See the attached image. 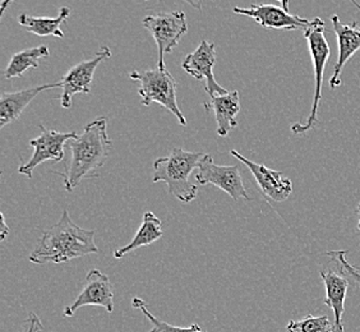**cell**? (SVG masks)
<instances>
[{
    "label": "cell",
    "mask_w": 360,
    "mask_h": 332,
    "mask_svg": "<svg viewBox=\"0 0 360 332\" xmlns=\"http://www.w3.org/2000/svg\"><path fill=\"white\" fill-rule=\"evenodd\" d=\"M70 162L60 175L67 192H73L82 180L94 178L110 158L112 142L108 136V122L105 118L92 120L84 127L82 134L68 142Z\"/></svg>",
    "instance_id": "obj_1"
},
{
    "label": "cell",
    "mask_w": 360,
    "mask_h": 332,
    "mask_svg": "<svg viewBox=\"0 0 360 332\" xmlns=\"http://www.w3.org/2000/svg\"><path fill=\"white\" fill-rule=\"evenodd\" d=\"M98 252L95 231L78 226L64 210L60 220L42 233L28 260L35 264H59Z\"/></svg>",
    "instance_id": "obj_2"
},
{
    "label": "cell",
    "mask_w": 360,
    "mask_h": 332,
    "mask_svg": "<svg viewBox=\"0 0 360 332\" xmlns=\"http://www.w3.org/2000/svg\"><path fill=\"white\" fill-rule=\"evenodd\" d=\"M205 155V153H189L183 148H173L167 156L153 162V183L164 181L169 194L184 203H191L197 197L198 187L189 180V177L194 169H198Z\"/></svg>",
    "instance_id": "obj_3"
},
{
    "label": "cell",
    "mask_w": 360,
    "mask_h": 332,
    "mask_svg": "<svg viewBox=\"0 0 360 332\" xmlns=\"http://www.w3.org/2000/svg\"><path fill=\"white\" fill-rule=\"evenodd\" d=\"M304 37L308 44L309 54L312 58L314 68V97H313L312 109L305 123H295L291 125V132L295 134H304L313 129L319 122V101L322 98V83L325 75L326 64L331 56V49L326 40L325 22L322 18L316 17L311 21L309 26L304 30Z\"/></svg>",
    "instance_id": "obj_4"
},
{
    "label": "cell",
    "mask_w": 360,
    "mask_h": 332,
    "mask_svg": "<svg viewBox=\"0 0 360 332\" xmlns=\"http://www.w3.org/2000/svg\"><path fill=\"white\" fill-rule=\"evenodd\" d=\"M129 78L139 83V94L142 104L150 106L153 103H158L174 114L180 125H187L184 113L178 106L176 82L170 70L167 68L134 70L129 73Z\"/></svg>",
    "instance_id": "obj_5"
},
{
    "label": "cell",
    "mask_w": 360,
    "mask_h": 332,
    "mask_svg": "<svg viewBox=\"0 0 360 332\" xmlns=\"http://www.w3.org/2000/svg\"><path fill=\"white\" fill-rule=\"evenodd\" d=\"M143 27L151 34L159 49L158 68L164 70L165 54L173 53L180 39L188 32L187 15L181 11L147 15L142 21Z\"/></svg>",
    "instance_id": "obj_6"
},
{
    "label": "cell",
    "mask_w": 360,
    "mask_h": 332,
    "mask_svg": "<svg viewBox=\"0 0 360 332\" xmlns=\"http://www.w3.org/2000/svg\"><path fill=\"white\" fill-rule=\"evenodd\" d=\"M39 128L41 129V134L36 139L30 141V145L34 147V153L31 159L26 164H22L18 167V173L26 175L27 178H32V173L37 166L41 165L45 161H56L59 162L64 159V147L72 141L78 137L77 132L50 131L45 125L40 123Z\"/></svg>",
    "instance_id": "obj_7"
},
{
    "label": "cell",
    "mask_w": 360,
    "mask_h": 332,
    "mask_svg": "<svg viewBox=\"0 0 360 332\" xmlns=\"http://www.w3.org/2000/svg\"><path fill=\"white\" fill-rule=\"evenodd\" d=\"M195 180L201 186L212 184L229 194L234 201H250L247 189L243 184L242 175L238 166H221L214 162L212 156L206 153L197 169Z\"/></svg>",
    "instance_id": "obj_8"
},
{
    "label": "cell",
    "mask_w": 360,
    "mask_h": 332,
    "mask_svg": "<svg viewBox=\"0 0 360 332\" xmlns=\"http://www.w3.org/2000/svg\"><path fill=\"white\" fill-rule=\"evenodd\" d=\"M234 13L253 18L262 27L271 30H298L309 26L311 21L289 12V1L278 4H252L250 8L236 7Z\"/></svg>",
    "instance_id": "obj_9"
},
{
    "label": "cell",
    "mask_w": 360,
    "mask_h": 332,
    "mask_svg": "<svg viewBox=\"0 0 360 332\" xmlns=\"http://www.w3.org/2000/svg\"><path fill=\"white\" fill-rule=\"evenodd\" d=\"M110 56V49L103 46L92 58L78 63L64 75L60 81L62 83L60 104L63 108L70 109L72 106V98L77 94H90L91 83L94 81L95 70L101 63L109 59Z\"/></svg>",
    "instance_id": "obj_10"
},
{
    "label": "cell",
    "mask_w": 360,
    "mask_h": 332,
    "mask_svg": "<svg viewBox=\"0 0 360 332\" xmlns=\"http://www.w3.org/2000/svg\"><path fill=\"white\" fill-rule=\"evenodd\" d=\"M215 64V44L207 40L201 42L200 46L195 49L193 53L188 54L181 63V68L186 73L198 81L205 82V90L211 98L229 94L226 89H224L216 82L215 75H214Z\"/></svg>",
    "instance_id": "obj_11"
},
{
    "label": "cell",
    "mask_w": 360,
    "mask_h": 332,
    "mask_svg": "<svg viewBox=\"0 0 360 332\" xmlns=\"http://www.w3.org/2000/svg\"><path fill=\"white\" fill-rule=\"evenodd\" d=\"M103 307L106 312H114V293L110 279L97 269L89 271L82 291L76 300L64 308V316L72 317L82 307Z\"/></svg>",
    "instance_id": "obj_12"
},
{
    "label": "cell",
    "mask_w": 360,
    "mask_h": 332,
    "mask_svg": "<svg viewBox=\"0 0 360 332\" xmlns=\"http://www.w3.org/2000/svg\"><path fill=\"white\" fill-rule=\"evenodd\" d=\"M230 153L233 158L239 160L250 169L252 175L256 178L258 187L261 188L262 193L272 201L284 202L290 197V194L292 193V181L284 178L283 173L272 170L262 164L253 162L242 156L236 150H231Z\"/></svg>",
    "instance_id": "obj_13"
},
{
    "label": "cell",
    "mask_w": 360,
    "mask_h": 332,
    "mask_svg": "<svg viewBox=\"0 0 360 332\" xmlns=\"http://www.w3.org/2000/svg\"><path fill=\"white\" fill-rule=\"evenodd\" d=\"M333 31L336 34L339 45V58L333 68V75L330 78V87L338 89L341 86V73L352 58L360 50V27L356 22L352 25H345L340 21L339 15H333Z\"/></svg>",
    "instance_id": "obj_14"
},
{
    "label": "cell",
    "mask_w": 360,
    "mask_h": 332,
    "mask_svg": "<svg viewBox=\"0 0 360 332\" xmlns=\"http://www.w3.org/2000/svg\"><path fill=\"white\" fill-rule=\"evenodd\" d=\"M321 277L325 284V305L330 307L335 314L333 332H345L342 325V314L345 311V299L350 281L341 271L327 269L321 270Z\"/></svg>",
    "instance_id": "obj_15"
},
{
    "label": "cell",
    "mask_w": 360,
    "mask_h": 332,
    "mask_svg": "<svg viewBox=\"0 0 360 332\" xmlns=\"http://www.w3.org/2000/svg\"><path fill=\"white\" fill-rule=\"evenodd\" d=\"M51 89H62L60 81L56 83H46L42 86H36L27 90L18 92H7L0 97V129L6 125L12 124L21 117L22 113L31 104L36 97L44 91Z\"/></svg>",
    "instance_id": "obj_16"
},
{
    "label": "cell",
    "mask_w": 360,
    "mask_h": 332,
    "mask_svg": "<svg viewBox=\"0 0 360 332\" xmlns=\"http://www.w3.org/2000/svg\"><path fill=\"white\" fill-rule=\"evenodd\" d=\"M206 109L212 108L215 111L216 132L220 137H228L229 133L238 127L236 117L240 111V100L238 91H230L226 95L211 98L210 104L205 105Z\"/></svg>",
    "instance_id": "obj_17"
},
{
    "label": "cell",
    "mask_w": 360,
    "mask_h": 332,
    "mask_svg": "<svg viewBox=\"0 0 360 332\" xmlns=\"http://www.w3.org/2000/svg\"><path fill=\"white\" fill-rule=\"evenodd\" d=\"M164 231L161 228V220L156 215L147 211L142 216V224L139 226L136 236H133L132 242L128 243L127 245H123L122 248L117 249L114 252L115 258H123L128 253H131L136 249L142 248L151 245L155 242H158L160 238H162Z\"/></svg>",
    "instance_id": "obj_18"
},
{
    "label": "cell",
    "mask_w": 360,
    "mask_h": 332,
    "mask_svg": "<svg viewBox=\"0 0 360 332\" xmlns=\"http://www.w3.org/2000/svg\"><path fill=\"white\" fill-rule=\"evenodd\" d=\"M70 15V9L68 7H62L59 9V14L56 18L51 17H34L27 13L20 15L18 22L22 27L26 28L28 32L37 36H56L59 39L64 37L62 31V25L65 23Z\"/></svg>",
    "instance_id": "obj_19"
},
{
    "label": "cell",
    "mask_w": 360,
    "mask_h": 332,
    "mask_svg": "<svg viewBox=\"0 0 360 332\" xmlns=\"http://www.w3.org/2000/svg\"><path fill=\"white\" fill-rule=\"evenodd\" d=\"M50 56V50L48 46H37V48L25 49L22 51L15 53L11 62L8 64L7 70L4 72V77L7 79H12L15 77H22L27 70H37L39 62L44 58Z\"/></svg>",
    "instance_id": "obj_20"
},
{
    "label": "cell",
    "mask_w": 360,
    "mask_h": 332,
    "mask_svg": "<svg viewBox=\"0 0 360 332\" xmlns=\"http://www.w3.org/2000/svg\"><path fill=\"white\" fill-rule=\"evenodd\" d=\"M132 305L134 308H137V309L142 312L146 319L151 322L153 328H151L150 332H207L203 331L200 325H197V324H193V325H191L189 327H178V326L170 325V324L161 321L158 317H155L153 313L147 309V305H146L145 300H142L139 298H134Z\"/></svg>",
    "instance_id": "obj_21"
},
{
    "label": "cell",
    "mask_w": 360,
    "mask_h": 332,
    "mask_svg": "<svg viewBox=\"0 0 360 332\" xmlns=\"http://www.w3.org/2000/svg\"><path fill=\"white\" fill-rule=\"evenodd\" d=\"M288 332H333V324L327 316H307L299 321H290L286 326Z\"/></svg>",
    "instance_id": "obj_22"
},
{
    "label": "cell",
    "mask_w": 360,
    "mask_h": 332,
    "mask_svg": "<svg viewBox=\"0 0 360 332\" xmlns=\"http://www.w3.org/2000/svg\"><path fill=\"white\" fill-rule=\"evenodd\" d=\"M347 255L345 250H333L327 253V256L338 264L339 270L349 279V281H353L354 284L360 288V270L347 261Z\"/></svg>",
    "instance_id": "obj_23"
},
{
    "label": "cell",
    "mask_w": 360,
    "mask_h": 332,
    "mask_svg": "<svg viewBox=\"0 0 360 332\" xmlns=\"http://www.w3.org/2000/svg\"><path fill=\"white\" fill-rule=\"evenodd\" d=\"M26 324H27V330H26V332L42 331L41 321H40L39 316H37L36 313H34V312H32V313H30V316H28Z\"/></svg>",
    "instance_id": "obj_24"
},
{
    "label": "cell",
    "mask_w": 360,
    "mask_h": 332,
    "mask_svg": "<svg viewBox=\"0 0 360 332\" xmlns=\"http://www.w3.org/2000/svg\"><path fill=\"white\" fill-rule=\"evenodd\" d=\"M0 220H1V225H0V241H4L7 238L8 234H9L11 228L7 225L4 214H0Z\"/></svg>",
    "instance_id": "obj_25"
},
{
    "label": "cell",
    "mask_w": 360,
    "mask_h": 332,
    "mask_svg": "<svg viewBox=\"0 0 360 332\" xmlns=\"http://www.w3.org/2000/svg\"><path fill=\"white\" fill-rule=\"evenodd\" d=\"M358 214H359V222H358V229H359V231H360V205H359V208H358Z\"/></svg>",
    "instance_id": "obj_26"
}]
</instances>
